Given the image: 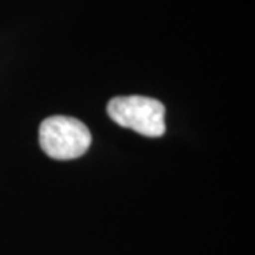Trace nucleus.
I'll list each match as a JSON object with an SVG mask.
<instances>
[{"label":"nucleus","mask_w":255,"mask_h":255,"mask_svg":"<svg viewBox=\"0 0 255 255\" xmlns=\"http://www.w3.org/2000/svg\"><path fill=\"white\" fill-rule=\"evenodd\" d=\"M108 116L116 125L147 137H159L166 132V108L159 100L147 96H116L108 103Z\"/></svg>","instance_id":"obj_2"},{"label":"nucleus","mask_w":255,"mask_h":255,"mask_svg":"<svg viewBox=\"0 0 255 255\" xmlns=\"http://www.w3.org/2000/svg\"><path fill=\"white\" fill-rule=\"evenodd\" d=\"M38 141L43 152L57 161L76 159L90 149L91 132L70 116H50L40 125Z\"/></svg>","instance_id":"obj_1"}]
</instances>
